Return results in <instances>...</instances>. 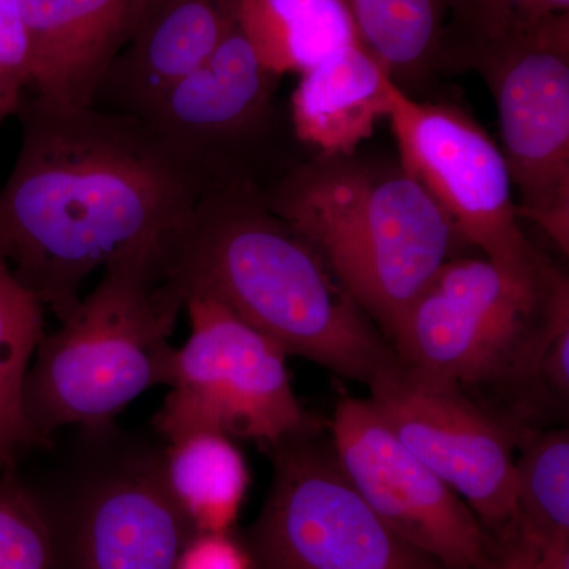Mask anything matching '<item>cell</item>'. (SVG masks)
Wrapping results in <instances>:
<instances>
[{
  "instance_id": "obj_1",
  "label": "cell",
  "mask_w": 569,
  "mask_h": 569,
  "mask_svg": "<svg viewBox=\"0 0 569 569\" xmlns=\"http://www.w3.org/2000/svg\"><path fill=\"white\" fill-rule=\"evenodd\" d=\"M20 152L0 189V260L59 321L92 272L162 249L204 194L142 119L22 99Z\"/></svg>"
},
{
  "instance_id": "obj_2",
  "label": "cell",
  "mask_w": 569,
  "mask_h": 569,
  "mask_svg": "<svg viewBox=\"0 0 569 569\" xmlns=\"http://www.w3.org/2000/svg\"><path fill=\"white\" fill-rule=\"evenodd\" d=\"M163 260L183 301L208 296L288 356L367 388L399 366L387 337L254 187L204 193Z\"/></svg>"
},
{
  "instance_id": "obj_3",
  "label": "cell",
  "mask_w": 569,
  "mask_h": 569,
  "mask_svg": "<svg viewBox=\"0 0 569 569\" xmlns=\"http://www.w3.org/2000/svg\"><path fill=\"white\" fill-rule=\"evenodd\" d=\"M569 320V280L552 261L535 271L455 257L418 296L391 346L400 365L456 385L518 443L545 429L541 365Z\"/></svg>"
},
{
  "instance_id": "obj_4",
  "label": "cell",
  "mask_w": 569,
  "mask_h": 569,
  "mask_svg": "<svg viewBox=\"0 0 569 569\" xmlns=\"http://www.w3.org/2000/svg\"><path fill=\"white\" fill-rule=\"evenodd\" d=\"M263 200L313 247L389 343L460 244L440 206L399 160L316 153L291 164Z\"/></svg>"
},
{
  "instance_id": "obj_5",
  "label": "cell",
  "mask_w": 569,
  "mask_h": 569,
  "mask_svg": "<svg viewBox=\"0 0 569 569\" xmlns=\"http://www.w3.org/2000/svg\"><path fill=\"white\" fill-rule=\"evenodd\" d=\"M54 332H44L24 387V411L40 447L63 427L114 426L133 400L167 387L176 323L186 301L162 249L141 250L103 269Z\"/></svg>"
},
{
  "instance_id": "obj_6",
  "label": "cell",
  "mask_w": 569,
  "mask_h": 569,
  "mask_svg": "<svg viewBox=\"0 0 569 569\" xmlns=\"http://www.w3.org/2000/svg\"><path fill=\"white\" fill-rule=\"evenodd\" d=\"M78 443L47 488H36L61 569H174L197 531L168 489L163 445L116 425L81 430Z\"/></svg>"
},
{
  "instance_id": "obj_7",
  "label": "cell",
  "mask_w": 569,
  "mask_h": 569,
  "mask_svg": "<svg viewBox=\"0 0 569 569\" xmlns=\"http://www.w3.org/2000/svg\"><path fill=\"white\" fill-rule=\"evenodd\" d=\"M475 71L497 108L520 220L569 252V14L498 39L447 44L441 74Z\"/></svg>"
},
{
  "instance_id": "obj_8",
  "label": "cell",
  "mask_w": 569,
  "mask_h": 569,
  "mask_svg": "<svg viewBox=\"0 0 569 569\" xmlns=\"http://www.w3.org/2000/svg\"><path fill=\"white\" fill-rule=\"evenodd\" d=\"M183 309L190 336L153 417L163 443L213 432L268 448L320 430L295 395L282 348L208 296H189Z\"/></svg>"
},
{
  "instance_id": "obj_9",
  "label": "cell",
  "mask_w": 569,
  "mask_h": 569,
  "mask_svg": "<svg viewBox=\"0 0 569 569\" xmlns=\"http://www.w3.org/2000/svg\"><path fill=\"white\" fill-rule=\"evenodd\" d=\"M266 449L271 485L241 537L253 569H445L378 518L321 430Z\"/></svg>"
},
{
  "instance_id": "obj_10",
  "label": "cell",
  "mask_w": 569,
  "mask_h": 569,
  "mask_svg": "<svg viewBox=\"0 0 569 569\" xmlns=\"http://www.w3.org/2000/svg\"><path fill=\"white\" fill-rule=\"evenodd\" d=\"M280 78L238 24L200 69L171 86L140 119L204 193L224 187L263 192L293 164L283 153Z\"/></svg>"
},
{
  "instance_id": "obj_11",
  "label": "cell",
  "mask_w": 569,
  "mask_h": 569,
  "mask_svg": "<svg viewBox=\"0 0 569 569\" xmlns=\"http://www.w3.org/2000/svg\"><path fill=\"white\" fill-rule=\"evenodd\" d=\"M388 121L400 164L440 206L462 244L515 271L550 263L520 227L500 146L470 112L445 100L413 99L400 89Z\"/></svg>"
},
{
  "instance_id": "obj_12",
  "label": "cell",
  "mask_w": 569,
  "mask_h": 569,
  "mask_svg": "<svg viewBox=\"0 0 569 569\" xmlns=\"http://www.w3.org/2000/svg\"><path fill=\"white\" fill-rule=\"evenodd\" d=\"M389 429L475 512L489 537L515 523L518 437L456 385L402 365L369 387Z\"/></svg>"
},
{
  "instance_id": "obj_13",
  "label": "cell",
  "mask_w": 569,
  "mask_h": 569,
  "mask_svg": "<svg viewBox=\"0 0 569 569\" xmlns=\"http://www.w3.org/2000/svg\"><path fill=\"white\" fill-rule=\"evenodd\" d=\"M337 462L389 529L445 569H473L490 538L452 492L389 429L370 400L343 396L328 425Z\"/></svg>"
},
{
  "instance_id": "obj_14",
  "label": "cell",
  "mask_w": 569,
  "mask_h": 569,
  "mask_svg": "<svg viewBox=\"0 0 569 569\" xmlns=\"http://www.w3.org/2000/svg\"><path fill=\"white\" fill-rule=\"evenodd\" d=\"M239 3L146 0L132 37L104 74L92 107L141 118L234 31Z\"/></svg>"
},
{
  "instance_id": "obj_15",
  "label": "cell",
  "mask_w": 569,
  "mask_h": 569,
  "mask_svg": "<svg viewBox=\"0 0 569 569\" xmlns=\"http://www.w3.org/2000/svg\"><path fill=\"white\" fill-rule=\"evenodd\" d=\"M146 0H21L37 97L92 107Z\"/></svg>"
},
{
  "instance_id": "obj_16",
  "label": "cell",
  "mask_w": 569,
  "mask_h": 569,
  "mask_svg": "<svg viewBox=\"0 0 569 569\" xmlns=\"http://www.w3.org/2000/svg\"><path fill=\"white\" fill-rule=\"evenodd\" d=\"M400 88L361 44L299 74L291 93L293 137L320 156H351L389 119Z\"/></svg>"
},
{
  "instance_id": "obj_17",
  "label": "cell",
  "mask_w": 569,
  "mask_h": 569,
  "mask_svg": "<svg viewBox=\"0 0 569 569\" xmlns=\"http://www.w3.org/2000/svg\"><path fill=\"white\" fill-rule=\"evenodd\" d=\"M239 28L279 77L305 73L359 43L346 0H241Z\"/></svg>"
},
{
  "instance_id": "obj_18",
  "label": "cell",
  "mask_w": 569,
  "mask_h": 569,
  "mask_svg": "<svg viewBox=\"0 0 569 569\" xmlns=\"http://www.w3.org/2000/svg\"><path fill=\"white\" fill-rule=\"evenodd\" d=\"M358 40L407 96L441 74L449 0H346Z\"/></svg>"
},
{
  "instance_id": "obj_19",
  "label": "cell",
  "mask_w": 569,
  "mask_h": 569,
  "mask_svg": "<svg viewBox=\"0 0 569 569\" xmlns=\"http://www.w3.org/2000/svg\"><path fill=\"white\" fill-rule=\"evenodd\" d=\"M163 473L197 533L233 530L250 470L233 438L197 432L163 443Z\"/></svg>"
},
{
  "instance_id": "obj_20",
  "label": "cell",
  "mask_w": 569,
  "mask_h": 569,
  "mask_svg": "<svg viewBox=\"0 0 569 569\" xmlns=\"http://www.w3.org/2000/svg\"><path fill=\"white\" fill-rule=\"evenodd\" d=\"M44 307L0 260V471L40 447L24 411V387L44 332Z\"/></svg>"
},
{
  "instance_id": "obj_21",
  "label": "cell",
  "mask_w": 569,
  "mask_h": 569,
  "mask_svg": "<svg viewBox=\"0 0 569 569\" xmlns=\"http://www.w3.org/2000/svg\"><path fill=\"white\" fill-rule=\"evenodd\" d=\"M515 523L542 545H569V432L535 430L518 445Z\"/></svg>"
},
{
  "instance_id": "obj_22",
  "label": "cell",
  "mask_w": 569,
  "mask_h": 569,
  "mask_svg": "<svg viewBox=\"0 0 569 569\" xmlns=\"http://www.w3.org/2000/svg\"><path fill=\"white\" fill-rule=\"evenodd\" d=\"M0 569H61L39 490L11 470L0 471Z\"/></svg>"
},
{
  "instance_id": "obj_23",
  "label": "cell",
  "mask_w": 569,
  "mask_h": 569,
  "mask_svg": "<svg viewBox=\"0 0 569 569\" xmlns=\"http://www.w3.org/2000/svg\"><path fill=\"white\" fill-rule=\"evenodd\" d=\"M569 14V0H449L445 44L498 39Z\"/></svg>"
},
{
  "instance_id": "obj_24",
  "label": "cell",
  "mask_w": 569,
  "mask_h": 569,
  "mask_svg": "<svg viewBox=\"0 0 569 569\" xmlns=\"http://www.w3.org/2000/svg\"><path fill=\"white\" fill-rule=\"evenodd\" d=\"M31 84V51L21 0H0V123L17 114Z\"/></svg>"
},
{
  "instance_id": "obj_25",
  "label": "cell",
  "mask_w": 569,
  "mask_h": 569,
  "mask_svg": "<svg viewBox=\"0 0 569 569\" xmlns=\"http://www.w3.org/2000/svg\"><path fill=\"white\" fill-rule=\"evenodd\" d=\"M489 538L488 556L473 569H569V545H542L516 527Z\"/></svg>"
},
{
  "instance_id": "obj_26",
  "label": "cell",
  "mask_w": 569,
  "mask_h": 569,
  "mask_svg": "<svg viewBox=\"0 0 569 569\" xmlns=\"http://www.w3.org/2000/svg\"><path fill=\"white\" fill-rule=\"evenodd\" d=\"M174 569H253L241 537L231 531L194 533Z\"/></svg>"
}]
</instances>
